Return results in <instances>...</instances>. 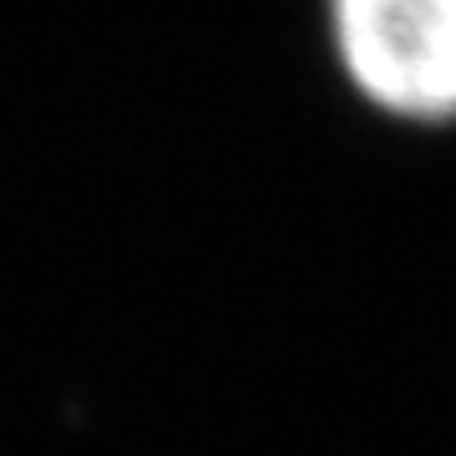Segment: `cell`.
Wrapping results in <instances>:
<instances>
[{"mask_svg":"<svg viewBox=\"0 0 456 456\" xmlns=\"http://www.w3.org/2000/svg\"><path fill=\"white\" fill-rule=\"evenodd\" d=\"M345 77L380 112L456 117V0H330Z\"/></svg>","mask_w":456,"mask_h":456,"instance_id":"cell-1","label":"cell"}]
</instances>
